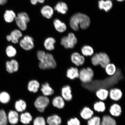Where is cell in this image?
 <instances>
[{
	"label": "cell",
	"mask_w": 125,
	"mask_h": 125,
	"mask_svg": "<svg viewBox=\"0 0 125 125\" xmlns=\"http://www.w3.org/2000/svg\"><path fill=\"white\" fill-rule=\"evenodd\" d=\"M77 38L75 34L70 32L67 36L62 37L60 43L65 49H73L77 44Z\"/></svg>",
	"instance_id": "obj_3"
},
{
	"label": "cell",
	"mask_w": 125,
	"mask_h": 125,
	"mask_svg": "<svg viewBox=\"0 0 125 125\" xmlns=\"http://www.w3.org/2000/svg\"><path fill=\"white\" fill-rule=\"evenodd\" d=\"M46 122L48 125H60L62 123V120L59 115L54 114L48 117Z\"/></svg>",
	"instance_id": "obj_20"
},
{
	"label": "cell",
	"mask_w": 125,
	"mask_h": 125,
	"mask_svg": "<svg viewBox=\"0 0 125 125\" xmlns=\"http://www.w3.org/2000/svg\"><path fill=\"white\" fill-rule=\"evenodd\" d=\"M56 40L53 37H49L46 38L44 42V46L47 50L51 51L55 49V44L56 43Z\"/></svg>",
	"instance_id": "obj_26"
},
{
	"label": "cell",
	"mask_w": 125,
	"mask_h": 125,
	"mask_svg": "<svg viewBox=\"0 0 125 125\" xmlns=\"http://www.w3.org/2000/svg\"><path fill=\"white\" fill-rule=\"evenodd\" d=\"M100 125H117L116 120L108 114H105L102 117Z\"/></svg>",
	"instance_id": "obj_19"
},
{
	"label": "cell",
	"mask_w": 125,
	"mask_h": 125,
	"mask_svg": "<svg viewBox=\"0 0 125 125\" xmlns=\"http://www.w3.org/2000/svg\"><path fill=\"white\" fill-rule=\"evenodd\" d=\"M41 12L44 18L50 19L54 14V9L51 6L48 5L43 6L41 10Z\"/></svg>",
	"instance_id": "obj_18"
},
{
	"label": "cell",
	"mask_w": 125,
	"mask_h": 125,
	"mask_svg": "<svg viewBox=\"0 0 125 125\" xmlns=\"http://www.w3.org/2000/svg\"><path fill=\"white\" fill-rule=\"evenodd\" d=\"M99 56V65L104 68L108 64L110 63V60L109 56L106 53L100 52L98 53Z\"/></svg>",
	"instance_id": "obj_27"
},
{
	"label": "cell",
	"mask_w": 125,
	"mask_h": 125,
	"mask_svg": "<svg viewBox=\"0 0 125 125\" xmlns=\"http://www.w3.org/2000/svg\"><path fill=\"white\" fill-rule=\"evenodd\" d=\"M109 91L105 88H100L96 91L95 95L99 101H104L109 97Z\"/></svg>",
	"instance_id": "obj_16"
},
{
	"label": "cell",
	"mask_w": 125,
	"mask_h": 125,
	"mask_svg": "<svg viewBox=\"0 0 125 125\" xmlns=\"http://www.w3.org/2000/svg\"><path fill=\"white\" fill-rule=\"evenodd\" d=\"M43 96L48 97L53 94L54 91L52 87L49 83L46 82L42 84L40 89Z\"/></svg>",
	"instance_id": "obj_21"
},
{
	"label": "cell",
	"mask_w": 125,
	"mask_h": 125,
	"mask_svg": "<svg viewBox=\"0 0 125 125\" xmlns=\"http://www.w3.org/2000/svg\"><path fill=\"white\" fill-rule=\"evenodd\" d=\"M93 110L98 113H104L107 109L106 104L104 101H98L93 104Z\"/></svg>",
	"instance_id": "obj_17"
},
{
	"label": "cell",
	"mask_w": 125,
	"mask_h": 125,
	"mask_svg": "<svg viewBox=\"0 0 125 125\" xmlns=\"http://www.w3.org/2000/svg\"><path fill=\"white\" fill-rule=\"evenodd\" d=\"M40 86V83L38 81L32 80L28 83V90L30 92L35 93L38 92Z\"/></svg>",
	"instance_id": "obj_25"
},
{
	"label": "cell",
	"mask_w": 125,
	"mask_h": 125,
	"mask_svg": "<svg viewBox=\"0 0 125 125\" xmlns=\"http://www.w3.org/2000/svg\"><path fill=\"white\" fill-rule=\"evenodd\" d=\"M61 94L65 101L69 102L72 100L73 98L72 88L70 86L66 85L62 87L61 90Z\"/></svg>",
	"instance_id": "obj_7"
},
{
	"label": "cell",
	"mask_w": 125,
	"mask_h": 125,
	"mask_svg": "<svg viewBox=\"0 0 125 125\" xmlns=\"http://www.w3.org/2000/svg\"><path fill=\"white\" fill-rule=\"evenodd\" d=\"M10 96L7 92H3L0 93V102L3 104H7L10 101Z\"/></svg>",
	"instance_id": "obj_36"
},
{
	"label": "cell",
	"mask_w": 125,
	"mask_h": 125,
	"mask_svg": "<svg viewBox=\"0 0 125 125\" xmlns=\"http://www.w3.org/2000/svg\"><path fill=\"white\" fill-rule=\"evenodd\" d=\"M6 52L7 56L9 57H14L17 54L16 49L12 45H9L7 47Z\"/></svg>",
	"instance_id": "obj_37"
},
{
	"label": "cell",
	"mask_w": 125,
	"mask_h": 125,
	"mask_svg": "<svg viewBox=\"0 0 125 125\" xmlns=\"http://www.w3.org/2000/svg\"><path fill=\"white\" fill-rule=\"evenodd\" d=\"M8 0H0V5H3L7 2Z\"/></svg>",
	"instance_id": "obj_45"
},
{
	"label": "cell",
	"mask_w": 125,
	"mask_h": 125,
	"mask_svg": "<svg viewBox=\"0 0 125 125\" xmlns=\"http://www.w3.org/2000/svg\"><path fill=\"white\" fill-rule=\"evenodd\" d=\"M123 96V92L119 88H112L109 91V97L114 102L119 101Z\"/></svg>",
	"instance_id": "obj_11"
},
{
	"label": "cell",
	"mask_w": 125,
	"mask_h": 125,
	"mask_svg": "<svg viewBox=\"0 0 125 125\" xmlns=\"http://www.w3.org/2000/svg\"><path fill=\"white\" fill-rule=\"evenodd\" d=\"M71 60L72 62L76 66H79L83 64L85 59L83 56L78 52L73 53L71 56Z\"/></svg>",
	"instance_id": "obj_12"
},
{
	"label": "cell",
	"mask_w": 125,
	"mask_h": 125,
	"mask_svg": "<svg viewBox=\"0 0 125 125\" xmlns=\"http://www.w3.org/2000/svg\"><path fill=\"white\" fill-rule=\"evenodd\" d=\"M23 34L19 30L15 29L12 31L10 35L6 37L7 40L9 42H11L14 44H17L19 42L20 38L22 37Z\"/></svg>",
	"instance_id": "obj_10"
},
{
	"label": "cell",
	"mask_w": 125,
	"mask_h": 125,
	"mask_svg": "<svg viewBox=\"0 0 125 125\" xmlns=\"http://www.w3.org/2000/svg\"><path fill=\"white\" fill-rule=\"evenodd\" d=\"M109 115L114 117L120 116L122 113V109L121 105L115 102L111 104L109 108Z\"/></svg>",
	"instance_id": "obj_9"
},
{
	"label": "cell",
	"mask_w": 125,
	"mask_h": 125,
	"mask_svg": "<svg viewBox=\"0 0 125 125\" xmlns=\"http://www.w3.org/2000/svg\"><path fill=\"white\" fill-rule=\"evenodd\" d=\"M17 16L19 18L24 20L27 23L30 21V18L29 15L25 12H20L18 14Z\"/></svg>",
	"instance_id": "obj_43"
},
{
	"label": "cell",
	"mask_w": 125,
	"mask_h": 125,
	"mask_svg": "<svg viewBox=\"0 0 125 125\" xmlns=\"http://www.w3.org/2000/svg\"><path fill=\"white\" fill-rule=\"evenodd\" d=\"M116 0L118 1V2H123V1H124L125 0Z\"/></svg>",
	"instance_id": "obj_46"
},
{
	"label": "cell",
	"mask_w": 125,
	"mask_h": 125,
	"mask_svg": "<svg viewBox=\"0 0 125 125\" xmlns=\"http://www.w3.org/2000/svg\"><path fill=\"white\" fill-rule=\"evenodd\" d=\"M8 121L12 125L18 124L19 121V115L18 112L16 110L9 111L7 115Z\"/></svg>",
	"instance_id": "obj_15"
},
{
	"label": "cell",
	"mask_w": 125,
	"mask_h": 125,
	"mask_svg": "<svg viewBox=\"0 0 125 125\" xmlns=\"http://www.w3.org/2000/svg\"><path fill=\"white\" fill-rule=\"evenodd\" d=\"M17 16L15 12L12 10H6L4 15V18L6 22L10 23L15 20Z\"/></svg>",
	"instance_id": "obj_31"
},
{
	"label": "cell",
	"mask_w": 125,
	"mask_h": 125,
	"mask_svg": "<svg viewBox=\"0 0 125 125\" xmlns=\"http://www.w3.org/2000/svg\"><path fill=\"white\" fill-rule=\"evenodd\" d=\"M94 75L93 70L90 67L83 68L79 71V79L83 83H89L92 82Z\"/></svg>",
	"instance_id": "obj_4"
},
{
	"label": "cell",
	"mask_w": 125,
	"mask_h": 125,
	"mask_svg": "<svg viewBox=\"0 0 125 125\" xmlns=\"http://www.w3.org/2000/svg\"><path fill=\"white\" fill-rule=\"evenodd\" d=\"M65 102L61 96H57L53 98L52 104L53 106L56 108L62 109L65 107Z\"/></svg>",
	"instance_id": "obj_22"
},
{
	"label": "cell",
	"mask_w": 125,
	"mask_h": 125,
	"mask_svg": "<svg viewBox=\"0 0 125 125\" xmlns=\"http://www.w3.org/2000/svg\"><path fill=\"white\" fill-rule=\"evenodd\" d=\"M92 63L94 66L99 65V56L98 53L93 54L91 59Z\"/></svg>",
	"instance_id": "obj_41"
},
{
	"label": "cell",
	"mask_w": 125,
	"mask_h": 125,
	"mask_svg": "<svg viewBox=\"0 0 125 125\" xmlns=\"http://www.w3.org/2000/svg\"><path fill=\"white\" fill-rule=\"evenodd\" d=\"M53 23L55 29L57 32L63 33L67 30L66 24L58 19H56L54 20Z\"/></svg>",
	"instance_id": "obj_23"
},
{
	"label": "cell",
	"mask_w": 125,
	"mask_h": 125,
	"mask_svg": "<svg viewBox=\"0 0 125 125\" xmlns=\"http://www.w3.org/2000/svg\"><path fill=\"white\" fill-rule=\"evenodd\" d=\"M39 66L41 69L46 70L54 69L57 66V62L53 56L50 53H46V57L43 62H39Z\"/></svg>",
	"instance_id": "obj_2"
},
{
	"label": "cell",
	"mask_w": 125,
	"mask_h": 125,
	"mask_svg": "<svg viewBox=\"0 0 125 125\" xmlns=\"http://www.w3.org/2000/svg\"><path fill=\"white\" fill-rule=\"evenodd\" d=\"M14 106L16 111L22 113L26 110L27 105L26 101L24 100L20 99L15 102Z\"/></svg>",
	"instance_id": "obj_30"
},
{
	"label": "cell",
	"mask_w": 125,
	"mask_h": 125,
	"mask_svg": "<svg viewBox=\"0 0 125 125\" xmlns=\"http://www.w3.org/2000/svg\"><path fill=\"white\" fill-rule=\"evenodd\" d=\"M19 43L20 47L26 51H31L33 49L35 46L33 39L29 35L24 36L20 41Z\"/></svg>",
	"instance_id": "obj_6"
},
{
	"label": "cell",
	"mask_w": 125,
	"mask_h": 125,
	"mask_svg": "<svg viewBox=\"0 0 125 125\" xmlns=\"http://www.w3.org/2000/svg\"><path fill=\"white\" fill-rule=\"evenodd\" d=\"M7 115L3 109L0 110V125H7Z\"/></svg>",
	"instance_id": "obj_38"
},
{
	"label": "cell",
	"mask_w": 125,
	"mask_h": 125,
	"mask_svg": "<svg viewBox=\"0 0 125 125\" xmlns=\"http://www.w3.org/2000/svg\"><path fill=\"white\" fill-rule=\"evenodd\" d=\"M50 103V100L48 97L42 95L38 97L34 103L35 108L40 113L45 111V109L48 107Z\"/></svg>",
	"instance_id": "obj_5"
},
{
	"label": "cell",
	"mask_w": 125,
	"mask_h": 125,
	"mask_svg": "<svg viewBox=\"0 0 125 125\" xmlns=\"http://www.w3.org/2000/svg\"><path fill=\"white\" fill-rule=\"evenodd\" d=\"M67 125H81V122L77 117H72L67 121Z\"/></svg>",
	"instance_id": "obj_40"
},
{
	"label": "cell",
	"mask_w": 125,
	"mask_h": 125,
	"mask_svg": "<svg viewBox=\"0 0 125 125\" xmlns=\"http://www.w3.org/2000/svg\"><path fill=\"white\" fill-rule=\"evenodd\" d=\"M33 117L30 113L28 112H22L20 115L19 120L21 123L24 125L30 124L32 121Z\"/></svg>",
	"instance_id": "obj_24"
},
{
	"label": "cell",
	"mask_w": 125,
	"mask_h": 125,
	"mask_svg": "<svg viewBox=\"0 0 125 125\" xmlns=\"http://www.w3.org/2000/svg\"><path fill=\"white\" fill-rule=\"evenodd\" d=\"M15 21L20 30L25 31L26 30L27 28V23L24 20L16 16Z\"/></svg>",
	"instance_id": "obj_33"
},
{
	"label": "cell",
	"mask_w": 125,
	"mask_h": 125,
	"mask_svg": "<svg viewBox=\"0 0 125 125\" xmlns=\"http://www.w3.org/2000/svg\"><path fill=\"white\" fill-rule=\"evenodd\" d=\"M79 71L76 68L71 67L68 68L66 72V76L71 80L79 78Z\"/></svg>",
	"instance_id": "obj_29"
},
{
	"label": "cell",
	"mask_w": 125,
	"mask_h": 125,
	"mask_svg": "<svg viewBox=\"0 0 125 125\" xmlns=\"http://www.w3.org/2000/svg\"><path fill=\"white\" fill-rule=\"evenodd\" d=\"M101 121V117L95 115L87 120V125H100Z\"/></svg>",
	"instance_id": "obj_35"
},
{
	"label": "cell",
	"mask_w": 125,
	"mask_h": 125,
	"mask_svg": "<svg viewBox=\"0 0 125 125\" xmlns=\"http://www.w3.org/2000/svg\"><path fill=\"white\" fill-rule=\"evenodd\" d=\"M81 52L83 55L88 57L93 56L94 52V51L92 47L86 45L82 47L81 49Z\"/></svg>",
	"instance_id": "obj_32"
},
{
	"label": "cell",
	"mask_w": 125,
	"mask_h": 125,
	"mask_svg": "<svg viewBox=\"0 0 125 125\" xmlns=\"http://www.w3.org/2000/svg\"><path fill=\"white\" fill-rule=\"evenodd\" d=\"M31 4L33 5H36L38 3L43 4L45 2V0H30Z\"/></svg>",
	"instance_id": "obj_44"
},
{
	"label": "cell",
	"mask_w": 125,
	"mask_h": 125,
	"mask_svg": "<svg viewBox=\"0 0 125 125\" xmlns=\"http://www.w3.org/2000/svg\"><path fill=\"white\" fill-rule=\"evenodd\" d=\"M33 124V125H46V121L43 116H37L34 119Z\"/></svg>",
	"instance_id": "obj_39"
},
{
	"label": "cell",
	"mask_w": 125,
	"mask_h": 125,
	"mask_svg": "<svg viewBox=\"0 0 125 125\" xmlns=\"http://www.w3.org/2000/svg\"><path fill=\"white\" fill-rule=\"evenodd\" d=\"M46 53L44 51L39 50L37 52V57L40 62H43L46 57Z\"/></svg>",
	"instance_id": "obj_42"
},
{
	"label": "cell",
	"mask_w": 125,
	"mask_h": 125,
	"mask_svg": "<svg viewBox=\"0 0 125 125\" xmlns=\"http://www.w3.org/2000/svg\"><path fill=\"white\" fill-rule=\"evenodd\" d=\"M94 115V111L88 106H84L81 109L79 113L81 118L85 121H87Z\"/></svg>",
	"instance_id": "obj_8"
},
{
	"label": "cell",
	"mask_w": 125,
	"mask_h": 125,
	"mask_svg": "<svg viewBox=\"0 0 125 125\" xmlns=\"http://www.w3.org/2000/svg\"><path fill=\"white\" fill-rule=\"evenodd\" d=\"M68 7L66 3L63 1H60L56 5L54 10L59 13L65 15L68 11Z\"/></svg>",
	"instance_id": "obj_28"
},
{
	"label": "cell",
	"mask_w": 125,
	"mask_h": 125,
	"mask_svg": "<svg viewBox=\"0 0 125 125\" xmlns=\"http://www.w3.org/2000/svg\"><path fill=\"white\" fill-rule=\"evenodd\" d=\"M98 7L100 10L108 12L112 9L113 2L111 0H99L98 2Z\"/></svg>",
	"instance_id": "obj_14"
},
{
	"label": "cell",
	"mask_w": 125,
	"mask_h": 125,
	"mask_svg": "<svg viewBox=\"0 0 125 125\" xmlns=\"http://www.w3.org/2000/svg\"><path fill=\"white\" fill-rule=\"evenodd\" d=\"M69 24L70 27L75 31H79V27L85 30L89 27L91 20L89 17L85 14L78 12L72 16Z\"/></svg>",
	"instance_id": "obj_1"
},
{
	"label": "cell",
	"mask_w": 125,
	"mask_h": 125,
	"mask_svg": "<svg viewBox=\"0 0 125 125\" xmlns=\"http://www.w3.org/2000/svg\"><path fill=\"white\" fill-rule=\"evenodd\" d=\"M6 70L9 73L16 72L19 69V64L17 61L15 59H12L8 61L6 63Z\"/></svg>",
	"instance_id": "obj_13"
},
{
	"label": "cell",
	"mask_w": 125,
	"mask_h": 125,
	"mask_svg": "<svg viewBox=\"0 0 125 125\" xmlns=\"http://www.w3.org/2000/svg\"><path fill=\"white\" fill-rule=\"evenodd\" d=\"M107 75L112 76L115 74L116 71V67L113 63H109L104 68Z\"/></svg>",
	"instance_id": "obj_34"
}]
</instances>
